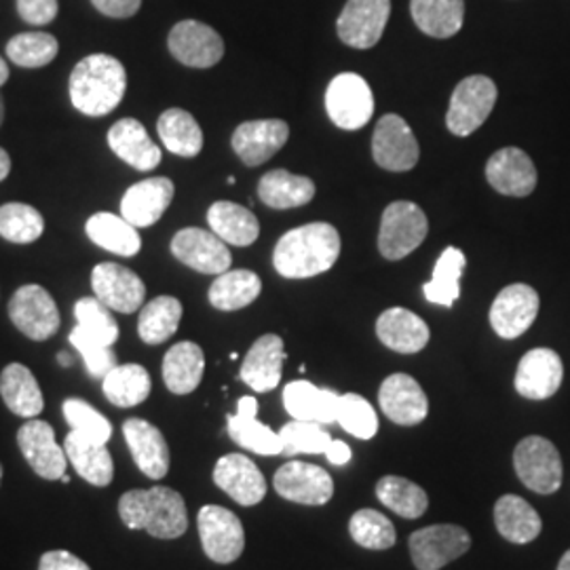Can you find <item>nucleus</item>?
Here are the masks:
<instances>
[{"mask_svg": "<svg viewBox=\"0 0 570 570\" xmlns=\"http://www.w3.org/2000/svg\"><path fill=\"white\" fill-rule=\"evenodd\" d=\"M7 81H9V66H7V61L0 58V87Z\"/></svg>", "mask_w": 570, "mask_h": 570, "instance_id": "052dcab7", "label": "nucleus"}, {"mask_svg": "<svg viewBox=\"0 0 570 570\" xmlns=\"http://www.w3.org/2000/svg\"><path fill=\"white\" fill-rule=\"evenodd\" d=\"M45 230L41 212L32 205L7 204L0 207V237L11 244H32Z\"/></svg>", "mask_w": 570, "mask_h": 570, "instance_id": "49530a36", "label": "nucleus"}, {"mask_svg": "<svg viewBox=\"0 0 570 570\" xmlns=\"http://www.w3.org/2000/svg\"><path fill=\"white\" fill-rule=\"evenodd\" d=\"M487 180L501 195L529 197L537 186V169L524 150L508 146L490 157Z\"/></svg>", "mask_w": 570, "mask_h": 570, "instance_id": "b1692460", "label": "nucleus"}, {"mask_svg": "<svg viewBox=\"0 0 570 570\" xmlns=\"http://www.w3.org/2000/svg\"><path fill=\"white\" fill-rule=\"evenodd\" d=\"M110 150L138 171H153L161 164V148L150 140L146 127L136 119H121L108 131Z\"/></svg>", "mask_w": 570, "mask_h": 570, "instance_id": "cd10ccee", "label": "nucleus"}, {"mask_svg": "<svg viewBox=\"0 0 570 570\" xmlns=\"http://www.w3.org/2000/svg\"><path fill=\"white\" fill-rule=\"evenodd\" d=\"M341 256V235L327 223H311L285 233L273 265L287 279H308L330 271Z\"/></svg>", "mask_w": 570, "mask_h": 570, "instance_id": "f257e3e1", "label": "nucleus"}, {"mask_svg": "<svg viewBox=\"0 0 570 570\" xmlns=\"http://www.w3.org/2000/svg\"><path fill=\"white\" fill-rule=\"evenodd\" d=\"M21 20L32 26L51 23L58 16V0H18Z\"/></svg>", "mask_w": 570, "mask_h": 570, "instance_id": "5fc2aeb1", "label": "nucleus"}, {"mask_svg": "<svg viewBox=\"0 0 570 570\" xmlns=\"http://www.w3.org/2000/svg\"><path fill=\"white\" fill-rule=\"evenodd\" d=\"M169 51L176 60L190 68H212L225 56L223 37L207 23L184 20L169 32Z\"/></svg>", "mask_w": 570, "mask_h": 570, "instance_id": "4468645a", "label": "nucleus"}, {"mask_svg": "<svg viewBox=\"0 0 570 570\" xmlns=\"http://www.w3.org/2000/svg\"><path fill=\"white\" fill-rule=\"evenodd\" d=\"M91 2L100 13L115 20L134 18L142 7V0H91Z\"/></svg>", "mask_w": 570, "mask_h": 570, "instance_id": "4d7b16f0", "label": "nucleus"}, {"mask_svg": "<svg viewBox=\"0 0 570 570\" xmlns=\"http://www.w3.org/2000/svg\"><path fill=\"white\" fill-rule=\"evenodd\" d=\"M159 138L165 148L178 157H197L204 148V131L197 119L183 108H169L157 122Z\"/></svg>", "mask_w": 570, "mask_h": 570, "instance_id": "58836bf2", "label": "nucleus"}, {"mask_svg": "<svg viewBox=\"0 0 570 570\" xmlns=\"http://www.w3.org/2000/svg\"><path fill=\"white\" fill-rule=\"evenodd\" d=\"M125 442L138 469L150 480H161L169 471V446L164 433L144 419H127L122 425Z\"/></svg>", "mask_w": 570, "mask_h": 570, "instance_id": "393cba45", "label": "nucleus"}, {"mask_svg": "<svg viewBox=\"0 0 570 570\" xmlns=\"http://www.w3.org/2000/svg\"><path fill=\"white\" fill-rule=\"evenodd\" d=\"M497 104V85L484 75H473L456 85L450 98L446 125L454 136H471L480 129Z\"/></svg>", "mask_w": 570, "mask_h": 570, "instance_id": "423d86ee", "label": "nucleus"}, {"mask_svg": "<svg viewBox=\"0 0 570 570\" xmlns=\"http://www.w3.org/2000/svg\"><path fill=\"white\" fill-rule=\"evenodd\" d=\"M205 370V355L202 346L195 343H178L165 353L164 381L176 395H188L202 385Z\"/></svg>", "mask_w": 570, "mask_h": 570, "instance_id": "473e14b6", "label": "nucleus"}, {"mask_svg": "<svg viewBox=\"0 0 570 570\" xmlns=\"http://www.w3.org/2000/svg\"><path fill=\"white\" fill-rule=\"evenodd\" d=\"M127 89V72L121 61L96 53L79 61L70 75V100L87 117L112 112Z\"/></svg>", "mask_w": 570, "mask_h": 570, "instance_id": "7ed1b4c3", "label": "nucleus"}, {"mask_svg": "<svg viewBox=\"0 0 570 570\" xmlns=\"http://www.w3.org/2000/svg\"><path fill=\"white\" fill-rule=\"evenodd\" d=\"M284 406L296 421L330 425L338 419L341 395L332 389L315 387L308 381H294L285 385Z\"/></svg>", "mask_w": 570, "mask_h": 570, "instance_id": "bb28decb", "label": "nucleus"}, {"mask_svg": "<svg viewBox=\"0 0 570 570\" xmlns=\"http://www.w3.org/2000/svg\"><path fill=\"white\" fill-rule=\"evenodd\" d=\"M18 444L28 465L45 480H61L66 475V450L56 442V431L39 419H30L18 431Z\"/></svg>", "mask_w": 570, "mask_h": 570, "instance_id": "a211bd4d", "label": "nucleus"}, {"mask_svg": "<svg viewBox=\"0 0 570 570\" xmlns=\"http://www.w3.org/2000/svg\"><path fill=\"white\" fill-rule=\"evenodd\" d=\"M9 317L32 341H49L60 330L61 317L56 301L41 285H21L9 303Z\"/></svg>", "mask_w": 570, "mask_h": 570, "instance_id": "1a4fd4ad", "label": "nucleus"}, {"mask_svg": "<svg viewBox=\"0 0 570 570\" xmlns=\"http://www.w3.org/2000/svg\"><path fill=\"white\" fill-rule=\"evenodd\" d=\"M58 362H60V366H72V357L70 355H66V353H60L58 355Z\"/></svg>", "mask_w": 570, "mask_h": 570, "instance_id": "e2e57ef3", "label": "nucleus"}, {"mask_svg": "<svg viewBox=\"0 0 570 570\" xmlns=\"http://www.w3.org/2000/svg\"><path fill=\"white\" fill-rule=\"evenodd\" d=\"M0 395L7 407L21 419H35L45 407L35 374L21 364H9L0 374Z\"/></svg>", "mask_w": 570, "mask_h": 570, "instance_id": "72a5a7b5", "label": "nucleus"}, {"mask_svg": "<svg viewBox=\"0 0 570 570\" xmlns=\"http://www.w3.org/2000/svg\"><path fill=\"white\" fill-rule=\"evenodd\" d=\"M376 497L385 508L407 520L421 518L429 508L428 492L400 475L381 478L376 484Z\"/></svg>", "mask_w": 570, "mask_h": 570, "instance_id": "c03bdc74", "label": "nucleus"}, {"mask_svg": "<svg viewBox=\"0 0 570 570\" xmlns=\"http://www.w3.org/2000/svg\"><path fill=\"white\" fill-rule=\"evenodd\" d=\"M0 482H2V465H0Z\"/></svg>", "mask_w": 570, "mask_h": 570, "instance_id": "69168bd1", "label": "nucleus"}, {"mask_svg": "<svg viewBox=\"0 0 570 570\" xmlns=\"http://www.w3.org/2000/svg\"><path fill=\"white\" fill-rule=\"evenodd\" d=\"M407 548L416 569L440 570L468 553L471 537L456 524H433L412 532Z\"/></svg>", "mask_w": 570, "mask_h": 570, "instance_id": "6e6552de", "label": "nucleus"}, {"mask_svg": "<svg viewBox=\"0 0 570 570\" xmlns=\"http://www.w3.org/2000/svg\"><path fill=\"white\" fill-rule=\"evenodd\" d=\"M58 39L47 32H21L7 42V58L21 68H42L56 60Z\"/></svg>", "mask_w": 570, "mask_h": 570, "instance_id": "de8ad7c7", "label": "nucleus"}, {"mask_svg": "<svg viewBox=\"0 0 570 570\" xmlns=\"http://www.w3.org/2000/svg\"><path fill=\"white\" fill-rule=\"evenodd\" d=\"M102 389L110 404L134 407L146 402L153 389V381L146 367L140 364H122V366L112 367L104 376Z\"/></svg>", "mask_w": 570, "mask_h": 570, "instance_id": "ea45409f", "label": "nucleus"}, {"mask_svg": "<svg viewBox=\"0 0 570 570\" xmlns=\"http://www.w3.org/2000/svg\"><path fill=\"white\" fill-rule=\"evenodd\" d=\"M75 317L79 322L77 326L81 327L89 338L106 346H112L119 341V326L110 308L98 298H81L75 305Z\"/></svg>", "mask_w": 570, "mask_h": 570, "instance_id": "8fccbe9b", "label": "nucleus"}, {"mask_svg": "<svg viewBox=\"0 0 570 570\" xmlns=\"http://www.w3.org/2000/svg\"><path fill=\"white\" fill-rule=\"evenodd\" d=\"M258 197L273 209L303 207L313 202L315 184L306 176H296L285 169H273L258 184Z\"/></svg>", "mask_w": 570, "mask_h": 570, "instance_id": "e433bc0d", "label": "nucleus"}, {"mask_svg": "<svg viewBox=\"0 0 570 570\" xmlns=\"http://www.w3.org/2000/svg\"><path fill=\"white\" fill-rule=\"evenodd\" d=\"M119 513L127 529L146 530L155 539H178L188 530L183 494L167 487L125 492Z\"/></svg>", "mask_w": 570, "mask_h": 570, "instance_id": "f03ea898", "label": "nucleus"}, {"mask_svg": "<svg viewBox=\"0 0 570 570\" xmlns=\"http://www.w3.org/2000/svg\"><path fill=\"white\" fill-rule=\"evenodd\" d=\"M348 532L353 541L366 550H391L397 541L395 527L391 524V520L376 510H360L353 513L348 522Z\"/></svg>", "mask_w": 570, "mask_h": 570, "instance_id": "a18cd8bd", "label": "nucleus"}, {"mask_svg": "<svg viewBox=\"0 0 570 570\" xmlns=\"http://www.w3.org/2000/svg\"><path fill=\"white\" fill-rule=\"evenodd\" d=\"M70 345L81 353L85 366L96 379H104L112 367H117V355H115L112 346H106L89 338L79 326L70 332Z\"/></svg>", "mask_w": 570, "mask_h": 570, "instance_id": "864d4df0", "label": "nucleus"}, {"mask_svg": "<svg viewBox=\"0 0 570 570\" xmlns=\"http://www.w3.org/2000/svg\"><path fill=\"white\" fill-rule=\"evenodd\" d=\"M63 416L72 431L81 433L82 438L106 444L112 435L110 421L100 414L94 406L82 400H66L63 402Z\"/></svg>", "mask_w": 570, "mask_h": 570, "instance_id": "603ef678", "label": "nucleus"}, {"mask_svg": "<svg viewBox=\"0 0 570 570\" xmlns=\"http://www.w3.org/2000/svg\"><path fill=\"white\" fill-rule=\"evenodd\" d=\"M537 313L539 294L530 285H508L490 306V326L501 338L513 341L534 324Z\"/></svg>", "mask_w": 570, "mask_h": 570, "instance_id": "dca6fc26", "label": "nucleus"}, {"mask_svg": "<svg viewBox=\"0 0 570 570\" xmlns=\"http://www.w3.org/2000/svg\"><path fill=\"white\" fill-rule=\"evenodd\" d=\"M4 121V104H2V98H0V125Z\"/></svg>", "mask_w": 570, "mask_h": 570, "instance_id": "0e129e2a", "label": "nucleus"}, {"mask_svg": "<svg viewBox=\"0 0 570 570\" xmlns=\"http://www.w3.org/2000/svg\"><path fill=\"white\" fill-rule=\"evenodd\" d=\"M183 320V303L174 296H159L144 306L138 322V334L146 345H161L169 341Z\"/></svg>", "mask_w": 570, "mask_h": 570, "instance_id": "37998d69", "label": "nucleus"}, {"mask_svg": "<svg viewBox=\"0 0 570 570\" xmlns=\"http://www.w3.org/2000/svg\"><path fill=\"white\" fill-rule=\"evenodd\" d=\"M263 292V282L252 271H226L209 287V303L218 311H239L252 305Z\"/></svg>", "mask_w": 570, "mask_h": 570, "instance_id": "a19ab883", "label": "nucleus"}, {"mask_svg": "<svg viewBox=\"0 0 570 570\" xmlns=\"http://www.w3.org/2000/svg\"><path fill=\"white\" fill-rule=\"evenodd\" d=\"M282 438V454L296 456V454H326L332 446V435L324 425L311 421H289L279 431Z\"/></svg>", "mask_w": 570, "mask_h": 570, "instance_id": "09e8293b", "label": "nucleus"}, {"mask_svg": "<svg viewBox=\"0 0 570 570\" xmlns=\"http://www.w3.org/2000/svg\"><path fill=\"white\" fill-rule=\"evenodd\" d=\"M91 287L96 298L117 313H136L144 303L146 285L142 279L117 263H102L91 273Z\"/></svg>", "mask_w": 570, "mask_h": 570, "instance_id": "f3484780", "label": "nucleus"}, {"mask_svg": "<svg viewBox=\"0 0 570 570\" xmlns=\"http://www.w3.org/2000/svg\"><path fill=\"white\" fill-rule=\"evenodd\" d=\"M465 254L459 247H449L435 263L431 282L423 285L425 298L433 305H454L461 296V275L465 271Z\"/></svg>", "mask_w": 570, "mask_h": 570, "instance_id": "79ce46f5", "label": "nucleus"}, {"mask_svg": "<svg viewBox=\"0 0 570 570\" xmlns=\"http://www.w3.org/2000/svg\"><path fill=\"white\" fill-rule=\"evenodd\" d=\"M564 366L556 351L532 348L515 372V391L527 400H548L562 385Z\"/></svg>", "mask_w": 570, "mask_h": 570, "instance_id": "412c9836", "label": "nucleus"}, {"mask_svg": "<svg viewBox=\"0 0 570 570\" xmlns=\"http://www.w3.org/2000/svg\"><path fill=\"white\" fill-rule=\"evenodd\" d=\"M513 468L520 482L537 494H553L562 487L560 452L541 435H529L515 446Z\"/></svg>", "mask_w": 570, "mask_h": 570, "instance_id": "39448f33", "label": "nucleus"}, {"mask_svg": "<svg viewBox=\"0 0 570 570\" xmlns=\"http://www.w3.org/2000/svg\"><path fill=\"white\" fill-rule=\"evenodd\" d=\"M379 404L391 423L414 428L429 414V400L410 374H391L379 391Z\"/></svg>", "mask_w": 570, "mask_h": 570, "instance_id": "6ab92c4d", "label": "nucleus"}, {"mask_svg": "<svg viewBox=\"0 0 570 570\" xmlns=\"http://www.w3.org/2000/svg\"><path fill=\"white\" fill-rule=\"evenodd\" d=\"M336 423H341V428L345 429L346 433L360 440H372L379 431V416L374 407L370 406L366 397L357 393L341 395Z\"/></svg>", "mask_w": 570, "mask_h": 570, "instance_id": "3c124183", "label": "nucleus"}, {"mask_svg": "<svg viewBox=\"0 0 570 570\" xmlns=\"http://www.w3.org/2000/svg\"><path fill=\"white\" fill-rule=\"evenodd\" d=\"M412 20L433 39L454 37L465 20V0H410Z\"/></svg>", "mask_w": 570, "mask_h": 570, "instance_id": "f704fd0d", "label": "nucleus"}, {"mask_svg": "<svg viewBox=\"0 0 570 570\" xmlns=\"http://www.w3.org/2000/svg\"><path fill=\"white\" fill-rule=\"evenodd\" d=\"M171 254L204 275H223L233 263L228 247L214 230L195 226L183 228L171 239Z\"/></svg>", "mask_w": 570, "mask_h": 570, "instance_id": "2eb2a0df", "label": "nucleus"}, {"mask_svg": "<svg viewBox=\"0 0 570 570\" xmlns=\"http://www.w3.org/2000/svg\"><path fill=\"white\" fill-rule=\"evenodd\" d=\"M374 161L387 171H410L419 164V142L400 115H385L372 136Z\"/></svg>", "mask_w": 570, "mask_h": 570, "instance_id": "9b49d317", "label": "nucleus"}, {"mask_svg": "<svg viewBox=\"0 0 570 570\" xmlns=\"http://www.w3.org/2000/svg\"><path fill=\"white\" fill-rule=\"evenodd\" d=\"M63 450H66V456L70 459V463L77 469V473L91 487L104 489L112 482L115 463H112V456L106 449V444L87 440V438H82L81 433L70 431L66 435Z\"/></svg>", "mask_w": 570, "mask_h": 570, "instance_id": "7c9ffc66", "label": "nucleus"}, {"mask_svg": "<svg viewBox=\"0 0 570 570\" xmlns=\"http://www.w3.org/2000/svg\"><path fill=\"white\" fill-rule=\"evenodd\" d=\"M351 456H353V452L348 449V444L341 442V440H334L332 446H330V450L326 452L327 461H330L332 465H338V468L346 465V463L351 461Z\"/></svg>", "mask_w": 570, "mask_h": 570, "instance_id": "13d9d810", "label": "nucleus"}, {"mask_svg": "<svg viewBox=\"0 0 570 570\" xmlns=\"http://www.w3.org/2000/svg\"><path fill=\"white\" fill-rule=\"evenodd\" d=\"M9 171H11V157L7 155L4 148H0V183L9 176Z\"/></svg>", "mask_w": 570, "mask_h": 570, "instance_id": "bf43d9fd", "label": "nucleus"}, {"mask_svg": "<svg viewBox=\"0 0 570 570\" xmlns=\"http://www.w3.org/2000/svg\"><path fill=\"white\" fill-rule=\"evenodd\" d=\"M202 546L209 560L230 564L242 558L245 550V532L242 520L220 505H205L197 518Z\"/></svg>", "mask_w": 570, "mask_h": 570, "instance_id": "9d476101", "label": "nucleus"}, {"mask_svg": "<svg viewBox=\"0 0 570 570\" xmlns=\"http://www.w3.org/2000/svg\"><path fill=\"white\" fill-rule=\"evenodd\" d=\"M376 336L383 345L397 353H419L429 343V326L407 308H387L376 322Z\"/></svg>", "mask_w": 570, "mask_h": 570, "instance_id": "c756f323", "label": "nucleus"}, {"mask_svg": "<svg viewBox=\"0 0 570 570\" xmlns=\"http://www.w3.org/2000/svg\"><path fill=\"white\" fill-rule=\"evenodd\" d=\"M273 487L279 497L301 505H326L334 497V480L326 469L289 461L277 469Z\"/></svg>", "mask_w": 570, "mask_h": 570, "instance_id": "f8f14e48", "label": "nucleus"}, {"mask_svg": "<svg viewBox=\"0 0 570 570\" xmlns=\"http://www.w3.org/2000/svg\"><path fill=\"white\" fill-rule=\"evenodd\" d=\"M327 117L341 129H362L374 115V94L355 72L334 77L326 91Z\"/></svg>", "mask_w": 570, "mask_h": 570, "instance_id": "0eeeda50", "label": "nucleus"}, {"mask_svg": "<svg viewBox=\"0 0 570 570\" xmlns=\"http://www.w3.org/2000/svg\"><path fill=\"white\" fill-rule=\"evenodd\" d=\"M39 570H91L87 562H82L81 558L72 556L70 551H47L42 553Z\"/></svg>", "mask_w": 570, "mask_h": 570, "instance_id": "6e6d98bb", "label": "nucleus"}, {"mask_svg": "<svg viewBox=\"0 0 570 570\" xmlns=\"http://www.w3.org/2000/svg\"><path fill=\"white\" fill-rule=\"evenodd\" d=\"M289 138V127L282 119L242 122L233 134V150L249 167L266 164Z\"/></svg>", "mask_w": 570, "mask_h": 570, "instance_id": "4be33fe9", "label": "nucleus"}, {"mask_svg": "<svg viewBox=\"0 0 570 570\" xmlns=\"http://www.w3.org/2000/svg\"><path fill=\"white\" fill-rule=\"evenodd\" d=\"M258 402L245 395L237 404V414L228 416V435L242 449L252 450L263 456L282 454V438L273 429L263 425L258 419Z\"/></svg>", "mask_w": 570, "mask_h": 570, "instance_id": "c85d7f7f", "label": "nucleus"}, {"mask_svg": "<svg viewBox=\"0 0 570 570\" xmlns=\"http://www.w3.org/2000/svg\"><path fill=\"white\" fill-rule=\"evenodd\" d=\"M214 482L218 489L225 490L226 494L244 505H258L266 497V480L263 471L256 468L252 459L245 454H226L216 468H214Z\"/></svg>", "mask_w": 570, "mask_h": 570, "instance_id": "aec40b11", "label": "nucleus"}, {"mask_svg": "<svg viewBox=\"0 0 570 570\" xmlns=\"http://www.w3.org/2000/svg\"><path fill=\"white\" fill-rule=\"evenodd\" d=\"M391 16V0H348L338 18L341 41L353 49H370L383 39Z\"/></svg>", "mask_w": 570, "mask_h": 570, "instance_id": "ddd939ff", "label": "nucleus"}, {"mask_svg": "<svg viewBox=\"0 0 570 570\" xmlns=\"http://www.w3.org/2000/svg\"><path fill=\"white\" fill-rule=\"evenodd\" d=\"M284 362V341L277 334H265L247 351L239 376L256 393H268L279 385Z\"/></svg>", "mask_w": 570, "mask_h": 570, "instance_id": "a878e982", "label": "nucleus"}, {"mask_svg": "<svg viewBox=\"0 0 570 570\" xmlns=\"http://www.w3.org/2000/svg\"><path fill=\"white\" fill-rule=\"evenodd\" d=\"M85 230L94 244L100 245L106 252H112L122 258L136 256L142 247L138 228L129 225L122 216L100 212L87 220Z\"/></svg>", "mask_w": 570, "mask_h": 570, "instance_id": "4c0bfd02", "label": "nucleus"}, {"mask_svg": "<svg viewBox=\"0 0 570 570\" xmlns=\"http://www.w3.org/2000/svg\"><path fill=\"white\" fill-rule=\"evenodd\" d=\"M558 570H570V550L562 556V560H560V564H558Z\"/></svg>", "mask_w": 570, "mask_h": 570, "instance_id": "680f3d73", "label": "nucleus"}, {"mask_svg": "<svg viewBox=\"0 0 570 570\" xmlns=\"http://www.w3.org/2000/svg\"><path fill=\"white\" fill-rule=\"evenodd\" d=\"M209 228L228 245L247 247L254 244L261 235L258 218L244 207L233 202H218L207 212Z\"/></svg>", "mask_w": 570, "mask_h": 570, "instance_id": "c9c22d12", "label": "nucleus"}, {"mask_svg": "<svg viewBox=\"0 0 570 570\" xmlns=\"http://www.w3.org/2000/svg\"><path fill=\"white\" fill-rule=\"evenodd\" d=\"M174 183L164 176L134 184L122 195V218L136 228L157 225L174 199Z\"/></svg>", "mask_w": 570, "mask_h": 570, "instance_id": "5701e85b", "label": "nucleus"}, {"mask_svg": "<svg viewBox=\"0 0 570 570\" xmlns=\"http://www.w3.org/2000/svg\"><path fill=\"white\" fill-rule=\"evenodd\" d=\"M428 233V216L419 205L395 202L383 212L379 249L387 261H402L425 242Z\"/></svg>", "mask_w": 570, "mask_h": 570, "instance_id": "20e7f679", "label": "nucleus"}, {"mask_svg": "<svg viewBox=\"0 0 570 570\" xmlns=\"http://www.w3.org/2000/svg\"><path fill=\"white\" fill-rule=\"evenodd\" d=\"M494 524L503 539H508L510 543H518V546L534 541L543 529V522H541L537 510L518 494H505L497 501Z\"/></svg>", "mask_w": 570, "mask_h": 570, "instance_id": "2f4dec72", "label": "nucleus"}]
</instances>
